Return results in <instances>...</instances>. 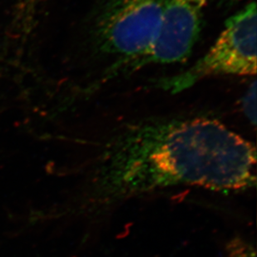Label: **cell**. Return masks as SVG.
I'll return each mask as SVG.
<instances>
[{"label": "cell", "instance_id": "obj_5", "mask_svg": "<svg viewBox=\"0 0 257 257\" xmlns=\"http://www.w3.org/2000/svg\"><path fill=\"white\" fill-rule=\"evenodd\" d=\"M243 111L253 126L256 124V82L254 81L244 95L242 100Z\"/></svg>", "mask_w": 257, "mask_h": 257}, {"label": "cell", "instance_id": "obj_6", "mask_svg": "<svg viewBox=\"0 0 257 257\" xmlns=\"http://www.w3.org/2000/svg\"><path fill=\"white\" fill-rule=\"evenodd\" d=\"M220 4H222V5H234V4H236V3L240 2L241 0H217Z\"/></svg>", "mask_w": 257, "mask_h": 257}, {"label": "cell", "instance_id": "obj_2", "mask_svg": "<svg viewBox=\"0 0 257 257\" xmlns=\"http://www.w3.org/2000/svg\"><path fill=\"white\" fill-rule=\"evenodd\" d=\"M168 0H100L92 14V49L114 59L108 73L134 72L158 36Z\"/></svg>", "mask_w": 257, "mask_h": 257}, {"label": "cell", "instance_id": "obj_3", "mask_svg": "<svg viewBox=\"0 0 257 257\" xmlns=\"http://www.w3.org/2000/svg\"><path fill=\"white\" fill-rule=\"evenodd\" d=\"M256 20V5L250 3L226 20L223 31L202 58L182 73L162 78L157 86L179 93L212 76L255 75Z\"/></svg>", "mask_w": 257, "mask_h": 257}, {"label": "cell", "instance_id": "obj_4", "mask_svg": "<svg viewBox=\"0 0 257 257\" xmlns=\"http://www.w3.org/2000/svg\"><path fill=\"white\" fill-rule=\"evenodd\" d=\"M208 1L168 0L158 36L138 69L153 63L172 64L187 61L199 39L204 10Z\"/></svg>", "mask_w": 257, "mask_h": 257}, {"label": "cell", "instance_id": "obj_1", "mask_svg": "<svg viewBox=\"0 0 257 257\" xmlns=\"http://www.w3.org/2000/svg\"><path fill=\"white\" fill-rule=\"evenodd\" d=\"M185 185L222 192L255 187V145L206 116L130 123L105 146L87 200L91 205H107Z\"/></svg>", "mask_w": 257, "mask_h": 257}]
</instances>
